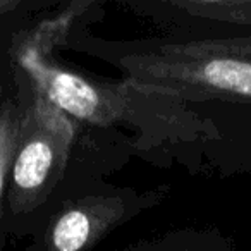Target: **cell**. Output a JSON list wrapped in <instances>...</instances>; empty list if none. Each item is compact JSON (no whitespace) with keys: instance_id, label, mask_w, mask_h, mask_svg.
Here are the masks:
<instances>
[{"instance_id":"1","label":"cell","mask_w":251,"mask_h":251,"mask_svg":"<svg viewBox=\"0 0 251 251\" xmlns=\"http://www.w3.org/2000/svg\"><path fill=\"white\" fill-rule=\"evenodd\" d=\"M101 2L74 0L35 18L12 36V59L36 90L76 126V148L108 169L141 155L193 165L195 151L215 162L217 138L181 107L127 81H105L64 66L57 53L77 25L101 18Z\"/></svg>"},{"instance_id":"2","label":"cell","mask_w":251,"mask_h":251,"mask_svg":"<svg viewBox=\"0 0 251 251\" xmlns=\"http://www.w3.org/2000/svg\"><path fill=\"white\" fill-rule=\"evenodd\" d=\"M93 23L77 25L62 49L103 60L124 81L181 107L222 148L224 138L251 122V35L105 40L90 31Z\"/></svg>"},{"instance_id":"3","label":"cell","mask_w":251,"mask_h":251,"mask_svg":"<svg viewBox=\"0 0 251 251\" xmlns=\"http://www.w3.org/2000/svg\"><path fill=\"white\" fill-rule=\"evenodd\" d=\"M97 158L77 151L43 226L23 251H93L119 227L167 200L171 186L138 189L103 181Z\"/></svg>"},{"instance_id":"4","label":"cell","mask_w":251,"mask_h":251,"mask_svg":"<svg viewBox=\"0 0 251 251\" xmlns=\"http://www.w3.org/2000/svg\"><path fill=\"white\" fill-rule=\"evenodd\" d=\"M74 147V122L50 103L33 83L9 172L5 236L29 239L43 226L71 172Z\"/></svg>"},{"instance_id":"5","label":"cell","mask_w":251,"mask_h":251,"mask_svg":"<svg viewBox=\"0 0 251 251\" xmlns=\"http://www.w3.org/2000/svg\"><path fill=\"white\" fill-rule=\"evenodd\" d=\"M122 4L176 35H251V0H127Z\"/></svg>"},{"instance_id":"6","label":"cell","mask_w":251,"mask_h":251,"mask_svg":"<svg viewBox=\"0 0 251 251\" xmlns=\"http://www.w3.org/2000/svg\"><path fill=\"white\" fill-rule=\"evenodd\" d=\"M16 93L0 105V251H4L7 236L4 232L5 193L9 172L14 158L16 145L21 133L23 119L33 95V81L19 66H16Z\"/></svg>"},{"instance_id":"7","label":"cell","mask_w":251,"mask_h":251,"mask_svg":"<svg viewBox=\"0 0 251 251\" xmlns=\"http://www.w3.org/2000/svg\"><path fill=\"white\" fill-rule=\"evenodd\" d=\"M121 251H237V248L217 227H184L136 241Z\"/></svg>"},{"instance_id":"8","label":"cell","mask_w":251,"mask_h":251,"mask_svg":"<svg viewBox=\"0 0 251 251\" xmlns=\"http://www.w3.org/2000/svg\"><path fill=\"white\" fill-rule=\"evenodd\" d=\"M23 28H7L0 31V105L11 98L18 88L16 64L12 59V36Z\"/></svg>"}]
</instances>
